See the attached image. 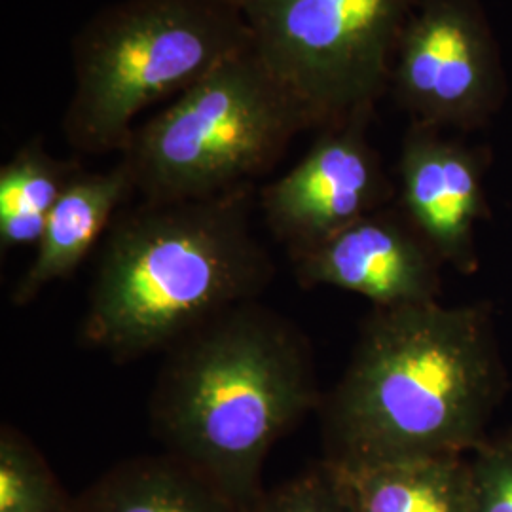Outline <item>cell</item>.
Listing matches in <instances>:
<instances>
[{
	"label": "cell",
	"instance_id": "1",
	"mask_svg": "<svg viewBox=\"0 0 512 512\" xmlns=\"http://www.w3.org/2000/svg\"><path fill=\"white\" fill-rule=\"evenodd\" d=\"M503 382L486 308H374L319 408L325 459L357 471L469 456L486 440Z\"/></svg>",
	"mask_w": 512,
	"mask_h": 512
},
{
	"label": "cell",
	"instance_id": "2",
	"mask_svg": "<svg viewBox=\"0 0 512 512\" xmlns=\"http://www.w3.org/2000/svg\"><path fill=\"white\" fill-rule=\"evenodd\" d=\"M321 404L308 336L255 300L165 351L148 416L164 452L249 511L266 490L262 469L275 442Z\"/></svg>",
	"mask_w": 512,
	"mask_h": 512
},
{
	"label": "cell",
	"instance_id": "3",
	"mask_svg": "<svg viewBox=\"0 0 512 512\" xmlns=\"http://www.w3.org/2000/svg\"><path fill=\"white\" fill-rule=\"evenodd\" d=\"M253 184L184 202L120 211L103 239L82 340L116 363L167 351L274 279L253 228Z\"/></svg>",
	"mask_w": 512,
	"mask_h": 512
},
{
	"label": "cell",
	"instance_id": "4",
	"mask_svg": "<svg viewBox=\"0 0 512 512\" xmlns=\"http://www.w3.org/2000/svg\"><path fill=\"white\" fill-rule=\"evenodd\" d=\"M253 46L239 0H120L71 42L67 143L82 154H122L139 116L177 97Z\"/></svg>",
	"mask_w": 512,
	"mask_h": 512
},
{
	"label": "cell",
	"instance_id": "5",
	"mask_svg": "<svg viewBox=\"0 0 512 512\" xmlns=\"http://www.w3.org/2000/svg\"><path fill=\"white\" fill-rule=\"evenodd\" d=\"M315 122L255 46L139 124L120 160L143 202L213 198L255 183Z\"/></svg>",
	"mask_w": 512,
	"mask_h": 512
},
{
	"label": "cell",
	"instance_id": "6",
	"mask_svg": "<svg viewBox=\"0 0 512 512\" xmlns=\"http://www.w3.org/2000/svg\"><path fill=\"white\" fill-rule=\"evenodd\" d=\"M421 0H239L253 46L323 129L374 114Z\"/></svg>",
	"mask_w": 512,
	"mask_h": 512
},
{
	"label": "cell",
	"instance_id": "7",
	"mask_svg": "<svg viewBox=\"0 0 512 512\" xmlns=\"http://www.w3.org/2000/svg\"><path fill=\"white\" fill-rule=\"evenodd\" d=\"M389 90L410 124L442 131L490 124L505 103L507 78L484 0H421Z\"/></svg>",
	"mask_w": 512,
	"mask_h": 512
},
{
	"label": "cell",
	"instance_id": "8",
	"mask_svg": "<svg viewBox=\"0 0 512 512\" xmlns=\"http://www.w3.org/2000/svg\"><path fill=\"white\" fill-rule=\"evenodd\" d=\"M372 118L355 114L321 129L302 160L260 190L262 219L291 258L397 200L368 141Z\"/></svg>",
	"mask_w": 512,
	"mask_h": 512
},
{
	"label": "cell",
	"instance_id": "9",
	"mask_svg": "<svg viewBox=\"0 0 512 512\" xmlns=\"http://www.w3.org/2000/svg\"><path fill=\"white\" fill-rule=\"evenodd\" d=\"M296 281L359 294L376 310L439 302V256L404 217L397 203L291 258Z\"/></svg>",
	"mask_w": 512,
	"mask_h": 512
},
{
	"label": "cell",
	"instance_id": "10",
	"mask_svg": "<svg viewBox=\"0 0 512 512\" xmlns=\"http://www.w3.org/2000/svg\"><path fill=\"white\" fill-rule=\"evenodd\" d=\"M397 169L404 217L442 264L476 272V226L488 217L484 154L444 137L442 129L410 124Z\"/></svg>",
	"mask_w": 512,
	"mask_h": 512
},
{
	"label": "cell",
	"instance_id": "11",
	"mask_svg": "<svg viewBox=\"0 0 512 512\" xmlns=\"http://www.w3.org/2000/svg\"><path fill=\"white\" fill-rule=\"evenodd\" d=\"M133 194L135 184L122 160L109 171L78 173L46 220L37 255L19 277L12 302L27 306L48 285L71 277Z\"/></svg>",
	"mask_w": 512,
	"mask_h": 512
},
{
	"label": "cell",
	"instance_id": "12",
	"mask_svg": "<svg viewBox=\"0 0 512 512\" xmlns=\"http://www.w3.org/2000/svg\"><path fill=\"white\" fill-rule=\"evenodd\" d=\"M82 512H247L171 454L126 459L78 497Z\"/></svg>",
	"mask_w": 512,
	"mask_h": 512
},
{
	"label": "cell",
	"instance_id": "13",
	"mask_svg": "<svg viewBox=\"0 0 512 512\" xmlns=\"http://www.w3.org/2000/svg\"><path fill=\"white\" fill-rule=\"evenodd\" d=\"M344 473L359 512H475L469 456L399 461Z\"/></svg>",
	"mask_w": 512,
	"mask_h": 512
},
{
	"label": "cell",
	"instance_id": "14",
	"mask_svg": "<svg viewBox=\"0 0 512 512\" xmlns=\"http://www.w3.org/2000/svg\"><path fill=\"white\" fill-rule=\"evenodd\" d=\"M78 162L54 158L42 137L19 147L0 167V249L38 245L46 220L74 177Z\"/></svg>",
	"mask_w": 512,
	"mask_h": 512
},
{
	"label": "cell",
	"instance_id": "15",
	"mask_svg": "<svg viewBox=\"0 0 512 512\" xmlns=\"http://www.w3.org/2000/svg\"><path fill=\"white\" fill-rule=\"evenodd\" d=\"M0 512H82L33 440L8 423L0 429Z\"/></svg>",
	"mask_w": 512,
	"mask_h": 512
},
{
	"label": "cell",
	"instance_id": "16",
	"mask_svg": "<svg viewBox=\"0 0 512 512\" xmlns=\"http://www.w3.org/2000/svg\"><path fill=\"white\" fill-rule=\"evenodd\" d=\"M247 512H359L348 475L327 459L264 490Z\"/></svg>",
	"mask_w": 512,
	"mask_h": 512
},
{
	"label": "cell",
	"instance_id": "17",
	"mask_svg": "<svg viewBox=\"0 0 512 512\" xmlns=\"http://www.w3.org/2000/svg\"><path fill=\"white\" fill-rule=\"evenodd\" d=\"M469 467L475 512H512V435L478 444Z\"/></svg>",
	"mask_w": 512,
	"mask_h": 512
}]
</instances>
